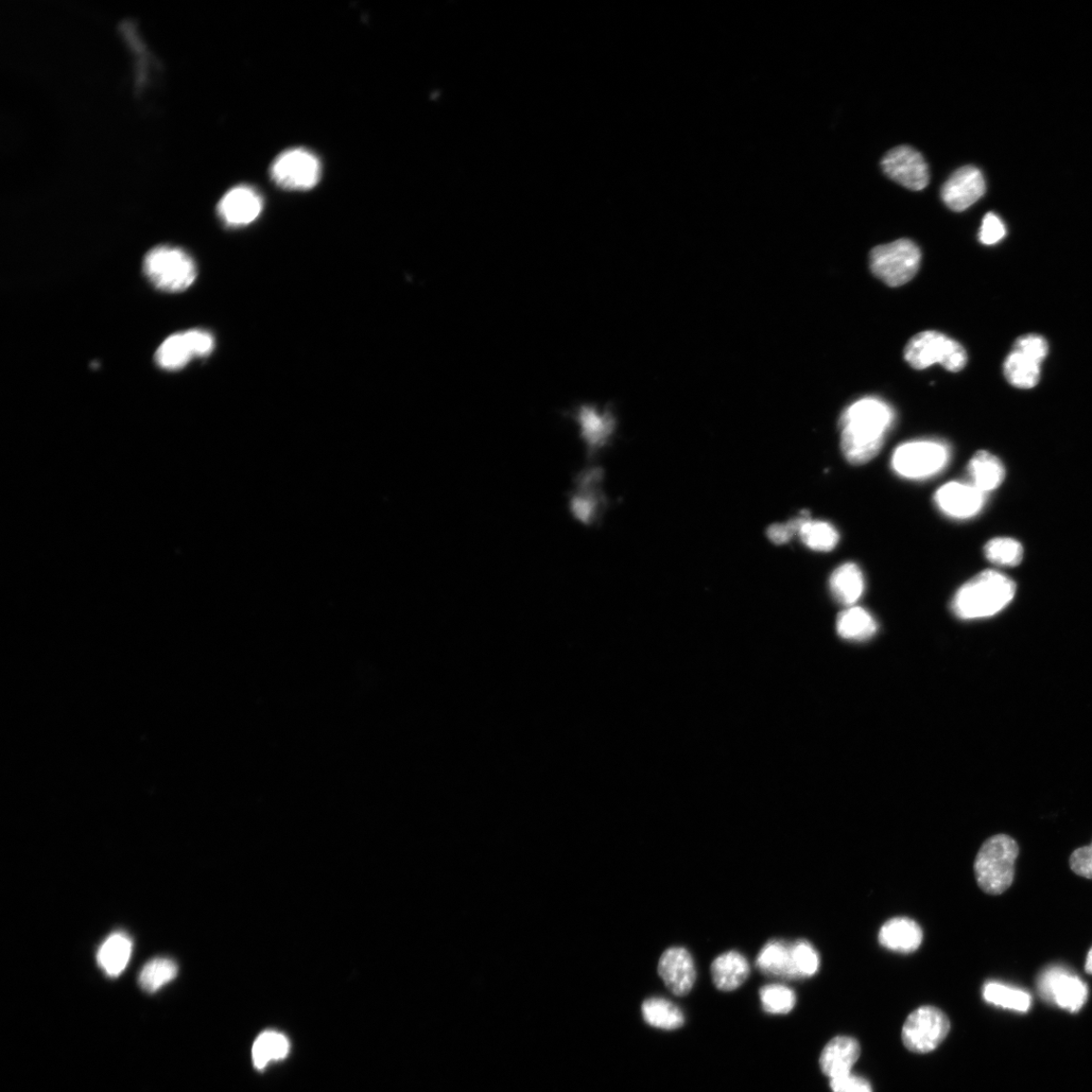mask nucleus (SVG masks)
Returning <instances> with one entry per match:
<instances>
[{
	"label": "nucleus",
	"mask_w": 1092,
	"mask_h": 1092,
	"mask_svg": "<svg viewBox=\"0 0 1092 1092\" xmlns=\"http://www.w3.org/2000/svg\"><path fill=\"white\" fill-rule=\"evenodd\" d=\"M1085 971L1088 974L1092 975V948L1090 949L1086 958Z\"/></svg>",
	"instance_id": "42"
},
{
	"label": "nucleus",
	"mask_w": 1092,
	"mask_h": 1092,
	"mask_svg": "<svg viewBox=\"0 0 1092 1092\" xmlns=\"http://www.w3.org/2000/svg\"><path fill=\"white\" fill-rule=\"evenodd\" d=\"M143 268L156 288L169 292L185 290L194 284L198 274L194 259L183 250L170 246L150 250Z\"/></svg>",
	"instance_id": "4"
},
{
	"label": "nucleus",
	"mask_w": 1092,
	"mask_h": 1092,
	"mask_svg": "<svg viewBox=\"0 0 1092 1092\" xmlns=\"http://www.w3.org/2000/svg\"><path fill=\"white\" fill-rule=\"evenodd\" d=\"M289 1038L276 1031L260 1034L252 1047V1060L256 1069L264 1070L269 1063L286 1059L289 1053Z\"/></svg>",
	"instance_id": "26"
},
{
	"label": "nucleus",
	"mask_w": 1092,
	"mask_h": 1092,
	"mask_svg": "<svg viewBox=\"0 0 1092 1092\" xmlns=\"http://www.w3.org/2000/svg\"><path fill=\"white\" fill-rule=\"evenodd\" d=\"M196 357L192 343L186 332L168 337L156 353V362L166 371H178Z\"/></svg>",
	"instance_id": "29"
},
{
	"label": "nucleus",
	"mask_w": 1092,
	"mask_h": 1092,
	"mask_svg": "<svg viewBox=\"0 0 1092 1092\" xmlns=\"http://www.w3.org/2000/svg\"><path fill=\"white\" fill-rule=\"evenodd\" d=\"M986 494L968 482H950L935 492V505L946 516L968 519L976 516L984 507Z\"/></svg>",
	"instance_id": "13"
},
{
	"label": "nucleus",
	"mask_w": 1092,
	"mask_h": 1092,
	"mask_svg": "<svg viewBox=\"0 0 1092 1092\" xmlns=\"http://www.w3.org/2000/svg\"><path fill=\"white\" fill-rule=\"evenodd\" d=\"M186 333L197 357L207 356L213 352L215 340L212 334L203 331H190Z\"/></svg>",
	"instance_id": "41"
},
{
	"label": "nucleus",
	"mask_w": 1092,
	"mask_h": 1092,
	"mask_svg": "<svg viewBox=\"0 0 1092 1092\" xmlns=\"http://www.w3.org/2000/svg\"><path fill=\"white\" fill-rule=\"evenodd\" d=\"M881 166L890 180L914 192L923 190L930 182L929 166L923 155L910 146L890 150L884 156Z\"/></svg>",
	"instance_id": "11"
},
{
	"label": "nucleus",
	"mask_w": 1092,
	"mask_h": 1092,
	"mask_svg": "<svg viewBox=\"0 0 1092 1092\" xmlns=\"http://www.w3.org/2000/svg\"><path fill=\"white\" fill-rule=\"evenodd\" d=\"M657 973L668 990L678 996H687L696 980L695 959L682 947H672L663 953L658 961Z\"/></svg>",
	"instance_id": "14"
},
{
	"label": "nucleus",
	"mask_w": 1092,
	"mask_h": 1092,
	"mask_svg": "<svg viewBox=\"0 0 1092 1092\" xmlns=\"http://www.w3.org/2000/svg\"><path fill=\"white\" fill-rule=\"evenodd\" d=\"M803 543L816 551L833 550L840 542V533L834 525L825 522H814L808 518L800 530Z\"/></svg>",
	"instance_id": "31"
},
{
	"label": "nucleus",
	"mask_w": 1092,
	"mask_h": 1092,
	"mask_svg": "<svg viewBox=\"0 0 1092 1092\" xmlns=\"http://www.w3.org/2000/svg\"><path fill=\"white\" fill-rule=\"evenodd\" d=\"M1014 351L1042 364L1048 355L1049 346L1043 337L1031 334L1017 339Z\"/></svg>",
	"instance_id": "36"
},
{
	"label": "nucleus",
	"mask_w": 1092,
	"mask_h": 1092,
	"mask_svg": "<svg viewBox=\"0 0 1092 1092\" xmlns=\"http://www.w3.org/2000/svg\"><path fill=\"white\" fill-rule=\"evenodd\" d=\"M761 1007L768 1014L785 1015L796 1003V996L789 987L782 984H768L760 990Z\"/></svg>",
	"instance_id": "34"
},
{
	"label": "nucleus",
	"mask_w": 1092,
	"mask_h": 1092,
	"mask_svg": "<svg viewBox=\"0 0 1092 1092\" xmlns=\"http://www.w3.org/2000/svg\"><path fill=\"white\" fill-rule=\"evenodd\" d=\"M601 479L598 469L582 473L576 480L577 491L569 499L571 514L585 525H592L599 509L595 485Z\"/></svg>",
	"instance_id": "21"
},
{
	"label": "nucleus",
	"mask_w": 1092,
	"mask_h": 1092,
	"mask_svg": "<svg viewBox=\"0 0 1092 1092\" xmlns=\"http://www.w3.org/2000/svg\"><path fill=\"white\" fill-rule=\"evenodd\" d=\"M133 942L125 932L118 931L103 942L97 952V963L109 977L115 978L124 973L130 961Z\"/></svg>",
	"instance_id": "23"
},
{
	"label": "nucleus",
	"mask_w": 1092,
	"mask_h": 1092,
	"mask_svg": "<svg viewBox=\"0 0 1092 1092\" xmlns=\"http://www.w3.org/2000/svg\"><path fill=\"white\" fill-rule=\"evenodd\" d=\"M922 928L909 917H894L883 925L878 939L883 947L910 954L923 943Z\"/></svg>",
	"instance_id": "18"
},
{
	"label": "nucleus",
	"mask_w": 1092,
	"mask_h": 1092,
	"mask_svg": "<svg viewBox=\"0 0 1092 1092\" xmlns=\"http://www.w3.org/2000/svg\"><path fill=\"white\" fill-rule=\"evenodd\" d=\"M1071 870L1079 876L1092 879V843L1076 849L1069 860Z\"/></svg>",
	"instance_id": "39"
},
{
	"label": "nucleus",
	"mask_w": 1092,
	"mask_h": 1092,
	"mask_svg": "<svg viewBox=\"0 0 1092 1092\" xmlns=\"http://www.w3.org/2000/svg\"><path fill=\"white\" fill-rule=\"evenodd\" d=\"M1016 583L995 569H986L966 582L951 602L958 618L974 620L994 616L1015 598Z\"/></svg>",
	"instance_id": "2"
},
{
	"label": "nucleus",
	"mask_w": 1092,
	"mask_h": 1092,
	"mask_svg": "<svg viewBox=\"0 0 1092 1092\" xmlns=\"http://www.w3.org/2000/svg\"><path fill=\"white\" fill-rule=\"evenodd\" d=\"M968 483L983 492L990 493L1000 487L1005 478L1001 460L986 450H979L967 465Z\"/></svg>",
	"instance_id": "20"
},
{
	"label": "nucleus",
	"mask_w": 1092,
	"mask_h": 1092,
	"mask_svg": "<svg viewBox=\"0 0 1092 1092\" xmlns=\"http://www.w3.org/2000/svg\"><path fill=\"white\" fill-rule=\"evenodd\" d=\"M982 172L974 166H964L953 173L942 187L941 197L952 211L963 212L985 194Z\"/></svg>",
	"instance_id": "12"
},
{
	"label": "nucleus",
	"mask_w": 1092,
	"mask_h": 1092,
	"mask_svg": "<svg viewBox=\"0 0 1092 1092\" xmlns=\"http://www.w3.org/2000/svg\"><path fill=\"white\" fill-rule=\"evenodd\" d=\"M1039 995L1048 1002L1072 1013L1082 1009L1088 997L1086 984L1062 966H1051L1038 980Z\"/></svg>",
	"instance_id": "10"
},
{
	"label": "nucleus",
	"mask_w": 1092,
	"mask_h": 1092,
	"mask_svg": "<svg viewBox=\"0 0 1092 1092\" xmlns=\"http://www.w3.org/2000/svg\"><path fill=\"white\" fill-rule=\"evenodd\" d=\"M950 457V448L944 442L913 440L900 444L894 450L891 466L900 477L923 480L942 472Z\"/></svg>",
	"instance_id": "5"
},
{
	"label": "nucleus",
	"mask_w": 1092,
	"mask_h": 1092,
	"mask_svg": "<svg viewBox=\"0 0 1092 1092\" xmlns=\"http://www.w3.org/2000/svg\"><path fill=\"white\" fill-rule=\"evenodd\" d=\"M808 518H810L809 513L804 511L800 517L787 524L771 526L768 530L769 539L777 545L788 543L795 533H800L803 525Z\"/></svg>",
	"instance_id": "38"
},
{
	"label": "nucleus",
	"mask_w": 1092,
	"mask_h": 1092,
	"mask_svg": "<svg viewBox=\"0 0 1092 1092\" xmlns=\"http://www.w3.org/2000/svg\"><path fill=\"white\" fill-rule=\"evenodd\" d=\"M983 550L987 561L999 567H1017L1024 559V547L1011 537H996Z\"/></svg>",
	"instance_id": "33"
},
{
	"label": "nucleus",
	"mask_w": 1092,
	"mask_h": 1092,
	"mask_svg": "<svg viewBox=\"0 0 1092 1092\" xmlns=\"http://www.w3.org/2000/svg\"><path fill=\"white\" fill-rule=\"evenodd\" d=\"M322 166L317 156L307 149L294 148L282 153L271 165L276 185L289 190H308L317 185Z\"/></svg>",
	"instance_id": "8"
},
{
	"label": "nucleus",
	"mask_w": 1092,
	"mask_h": 1092,
	"mask_svg": "<svg viewBox=\"0 0 1092 1092\" xmlns=\"http://www.w3.org/2000/svg\"><path fill=\"white\" fill-rule=\"evenodd\" d=\"M756 966L762 974L778 979H800L794 964L792 944L784 940L769 941L759 953Z\"/></svg>",
	"instance_id": "17"
},
{
	"label": "nucleus",
	"mask_w": 1092,
	"mask_h": 1092,
	"mask_svg": "<svg viewBox=\"0 0 1092 1092\" xmlns=\"http://www.w3.org/2000/svg\"><path fill=\"white\" fill-rule=\"evenodd\" d=\"M877 629L874 617L862 607H848L837 619V632L844 639H868L876 633Z\"/></svg>",
	"instance_id": "25"
},
{
	"label": "nucleus",
	"mask_w": 1092,
	"mask_h": 1092,
	"mask_svg": "<svg viewBox=\"0 0 1092 1092\" xmlns=\"http://www.w3.org/2000/svg\"><path fill=\"white\" fill-rule=\"evenodd\" d=\"M264 210V200L257 190L250 186L234 187L219 203L218 213L222 221L230 227L247 226Z\"/></svg>",
	"instance_id": "15"
},
{
	"label": "nucleus",
	"mask_w": 1092,
	"mask_h": 1092,
	"mask_svg": "<svg viewBox=\"0 0 1092 1092\" xmlns=\"http://www.w3.org/2000/svg\"><path fill=\"white\" fill-rule=\"evenodd\" d=\"M947 1016L934 1007H922L912 1012L903 1029L905 1046L914 1053L937 1049L950 1032Z\"/></svg>",
	"instance_id": "9"
},
{
	"label": "nucleus",
	"mask_w": 1092,
	"mask_h": 1092,
	"mask_svg": "<svg viewBox=\"0 0 1092 1092\" xmlns=\"http://www.w3.org/2000/svg\"><path fill=\"white\" fill-rule=\"evenodd\" d=\"M1003 372L1014 387L1032 389L1041 378V363L1013 350L1004 361Z\"/></svg>",
	"instance_id": "27"
},
{
	"label": "nucleus",
	"mask_w": 1092,
	"mask_h": 1092,
	"mask_svg": "<svg viewBox=\"0 0 1092 1092\" xmlns=\"http://www.w3.org/2000/svg\"><path fill=\"white\" fill-rule=\"evenodd\" d=\"M829 589L840 604L845 606L855 604L865 590V579L859 566L846 563L837 567L830 576Z\"/></svg>",
	"instance_id": "24"
},
{
	"label": "nucleus",
	"mask_w": 1092,
	"mask_h": 1092,
	"mask_svg": "<svg viewBox=\"0 0 1092 1092\" xmlns=\"http://www.w3.org/2000/svg\"><path fill=\"white\" fill-rule=\"evenodd\" d=\"M1007 235L1003 222L994 214L988 213L981 225L979 239L984 246H995Z\"/></svg>",
	"instance_id": "37"
},
{
	"label": "nucleus",
	"mask_w": 1092,
	"mask_h": 1092,
	"mask_svg": "<svg viewBox=\"0 0 1092 1092\" xmlns=\"http://www.w3.org/2000/svg\"><path fill=\"white\" fill-rule=\"evenodd\" d=\"M751 974L747 958L739 952L730 951L719 955L712 964V976L717 990L730 993L738 990Z\"/></svg>",
	"instance_id": "19"
},
{
	"label": "nucleus",
	"mask_w": 1092,
	"mask_h": 1092,
	"mask_svg": "<svg viewBox=\"0 0 1092 1092\" xmlns=\"http://www.w3.org/2000/svg\"><path fill=\"white\" fill-rule=\"evenodd\" d=\"M580 424L581 436L589 455L593 456L609 440L614 428V421L609 414H600L590 406H582L576 416Z\"/></svg>",
	"instance_id": "22"
},
{
	"label": "nucleus",
	"mask_w": 1092,
	"mask_h": 1092,
	"mask_svg": "<svg viewBox=\"0 0 1092 1092\" xmlns=\"http://www.w3.org/2000/svg\"><path fill=\"white\" fill-rule=\"evenodd\" d=\"M179 974V967L175 961L167 958H156L148 962L139 975V984L148 994L159 992L161 988L175 980Z\"/></svg>",
	"instance_id": "32"
},
{
	"label": "nucleus",
	"mask_w": 1092,
	"mask_h": 1092,
	"mask_svg": "<svg viewBox=\"0 0 1092 1092\" xmlns=\"http://www.w3.org/2000/svg\"><path fill=\"white\" fill-rule=\"evenodd\" d=\"M982 995L987 1002L996 1007L1019 1013L1028 1012L1032 1005V997L1028 993L998 982L986 983Z\"/></svg>",
	"instance_id": "30"
},
{
	"label": "nucleus",
	"mask_w": 1092,
	"mask_h": 1092,
	"mask_svg": "<svg viewBox=\"0 0 1092 1092\" xmlns=\"http://www.w3.org/2000/svg\"><path fill=\"white\" fill-rule=\"evenodd\" d=\"M792 952L800 979L817 974L820 968V956L818 951L809 942L800 940L792 943Z\"/></svg>",
	"instance_id": "35"
},
{
	"label": "nucleus",
	"mask_w": 1092,
	"mask_h": 1092,
	"mask_svg": "<svg viewBox=\"0 0 1092 1092\" xmlns=\"http://www.w3.org/2000/svg\"><path fill=\"white\" fill-rule=\"evenodd\" d=\"M895 420L891 406L866 396L849 405L840 419L841 448L848 463L862 465L876 458Z\"/></svg>",
	"instance_id": "1"
},
{
	"label": "nucleus",
	"mask_w": 1092,
	"mask_h": 1092,
	"mask_svg": "<svg viewBox=\"0 0 1092 1092\" xmlns=\"http://www.w3.org/2000/svg\"><path fill=\"white\" fill-rule=\"evenodd\" d=\"M641 1012L648 1024L662 1030H674L684 1025L682 1011L674 1002L661 997H652L643 1003Z\"/></svg>",
	"instance_id": "28"
},
{
	"label": "nucleus",
	"mask_w": 1092,
	"mask_h": 1092,
	"mask_svg": "<svg viewBox=\"0 0 1092 1092\" xmlns=\"http://www.w3.org/2000/svg\"><path fill=\"white\" fill-rule=\"evenodd\" d=\"M830 1087L834 1092H873L868 1081L854 1076L852 1072L830 1080Z\"/></svg>",
	"instance_id": "40"
},
{
	"label": "nucleus",
	"mask_w": 1092,
	"mask_h": 1092,
	"mask_svg": "<svg viewBox=\"0 0 1092 1092\" xmlns=\"http://www.w3.org/2000/svg\"><path fill=\"white\" fill-rule=\"evenodd\" d=\"M861 1049L855 1038L849 1037H837L825 1046L821 1059V1068L829 1080L851 1073L852 1068L859 1060Z\"/></svg>",
	"instance_id": "16"
},
{
	"label": "nucleus",
	"mask_w": 1092,
	"mask_h": 1092,
	"mask_svg": "<svg viewBox=\"0 0 1092 1092\" xmlns=\"http://www.w3.org/2000/svg\"><path fill=\"white\" fill-rule=\"evenodd\" d=\"M905 358L911 368L920 371L939 363L949 372L958 373L967 363L963 346L937 332H925L911 338Z\"/></svg>",
	"instance_id": "6"
},
{
	"label": "nucleus",
	"mask_w": 1092,
	"mask_h": 1092,
	"mask_svg": "<svg viewBox=\"0 0 1092 1092\" xmlns=\"http://www.w3.org/2000/svg\"><path fill=\"white\" fill-rule=\"evenodd\" d=\"M922 254L910 240L900 239L874 248L870 254L872 272L889 287H900L913 279L921 266Z\"/></svg>",
	"instance_id": "7"
},
{
	"label": "nucleus",
	"mask_w": 1092,
	"mask_h": 1092,
	"mask_svg": "<svg viewBox=\"0 0 1092 1092\" xmlns=\"http://www.w3.org/2000/svg\"><path fill=\"white\" fill-rule=\"evenodd\" d=\"M1018 853L1017 842L1008 835L994 836L982 845L975 859L974 873L985 893L999 895L1012 887Z\"/></svg>",
	"instance_id": "3"
}]
</instances>
